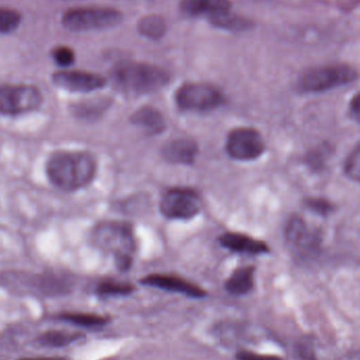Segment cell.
I'll return each instance as SVG.
<instances>
[{
    "label": "cell",
    "mask_w": 360,
    "mask_h": 360,
    "mask_svg": "<svg viewBox=\"0 0 360 360\" xmlns=\"http://www.w3.org/2000/svg\"><path fill=\"white\" fill-rule=\"evenodd\" d=\"M96 162L86 152L60 151L46 162V175L53 186L76 191L88 186L96 174Z\"/></svg>",
    "instance_id": "cell-1"
},
{
    "label": "cell",
    "mask_w": 360,
    "mask_h": 360,
    "mask_svg": "<svg viewBox=\"0 0 360 360\" xmlns=\"http://www.w3.org/2000/svg\"><path fill=\"white\" fill-rule=\"evenodd\" d=\"M112 80L122 92L141 95L164 88L170 82V74L156 65L129 61L114 68Z\"/></svg>",
    "instance_id": "cell-2"
},
{
    "label": "cell",
    "mask_w": 360,
    "mask_h": 360,
    "mask_svg": "<svg viewBox=\"0 0 360 360\" xmlns=\"http://www.w3.org/2000/svg\"><path fill=\"white\" fill-rule=\"evenodd\" d=\"M96 247L113 254L122 268H128L136 250L134 234L128 224L122 222H105L93 233Z\"/></svg>",
    "instance_id": "cell-3"
},
{
    "label": "cell",
    "mask_w": 360,
    "mask_h": 360,
    "mask_svg": "<svg viewBox=\"0 0 360 360\" xmlns=\"http://www.w3.org/2000/svg\"><path fill=\"white\" fill-rule=\"evenodd\" d=\"M359 78V72L351 65H323L304 72L298 79V89L304 93L326 92L352 84Z\"/></svg>",
    "instance_id": "cell-4"
},
{
    "label": "cell",
    "mask_w": 360,
    "mask_h": 360,
    "mask_svg": "<svg viewBox=\"0 0 360 360\" xmlns=\"http://www.w3.org/2000/svg\"><path fill=\"white\" fill-rule=\"evenodd\" d=\"M122 21V13L112 8H76L63 14L61 22L74 32L93 31L115 27Z\"/></svg>",
    "instance_id": "cell-5"
},
{
    "label": "cell",
    "mask_w": 360,
    "mask_h": 360,
    "mask_svg": "<svg viewBox=\"0 0 360 360\" xmlns=\"http://www.w3.org/2000/svg\"><path fill=\"white\" fill-rule=\"evenodd\" d=\"M42 95L29 84L0 86V114L16 116L35 111L41 105Z\"/></svg>",
    "instance_id": "cell-6"
},
{
    "label": "cell",
    "mask_w": 360,
    "mask_h": 360,
    "mask_svg": "<svg viewBox=\"0 0 360 360\" xmlns=\"http://www.w3.org/2000/svg\"><path fill=\"white\" fill-rule=\"evenodd\" d=\"M180 109L190 112H207L215 110L224 103L221 92L207 84H186L175 94Z\"/></svg>",
    "instance_id": "cell-7"
},
{
    "label": "cell",
    "mask_w": 360,
    "mask_h": 360,
    "mask_svg": "<svg viewBox=\"0 0 360 360\" xmlns=\"http://www.w3.org/2000/svg\"><path fill=\"white\" fill-rule=\"evenodd\" d=\"M202 203L196 192L188 188H172L162 196L160 210L169 219L186 220L198 215Z\"/></svg>",
    "instance_id": "cell-8"
},
{
    "label": "cell",
    "mask_w": 360,
    "mask_h": 360,
    "mask_svg": "<svg viewBox=\"0 0 360 360\" xmlns=\"http://www.w3.org/2000/svg\"><path fill=\"white\" fill-rule=\"evenodd\" d=\"M285 236L290 247L300 255L310 256L319 253L323 243L319 230L309 226L300 216H293L288 221Z\"/></svg>",
    "instance_id": "cell-9"
},
{
    "label": "cell",
    "mask_w": 360,
    "mask_h": 360,
    "mask_svg": "<svg viewBox=\"0 0 360 360\" xmlns=\"http://www.w3.org/2000/svg\"><path fill=\"white\" fill-rule=\"evenodd\" d=\"M226 151L236 160H253L262 155L266 145L258 131L254 129H235L226 139Z\"/></svg>",
    "instance_id": "cell-10"
},
{
    "label": "cell",
    "mask_w": 360,
    "mask_h": 360,
    "mask_svg": "<svg viewBox=\"0 0 360 360\" xmlns=\"http://www.w3.org/2000/svg\"><path fill=\"white\" fill-rule=\"evenodd\" d=\"M53 82L59 88L71 92H93L105 86V78L84 71L56 72L53 75Z\"/></svg>",
    "instance_id": "cell-11"
},
{
    "label": "cell",
    "mask_w": 360,
    "mask_h": 360,
    "mask_svg": "<svg viewBox=\"0 0 360 360\" xmlns=\"http://www.w3.org/2000/svg\"><path fill=\"white\" fill-rule=\"evenodd\" d=\"M143 283L150 287L158 288L166 291L176 292L184 294L191 297H202L205 295L201 288L180 278V277L171 276V275L153 274L149 275L143 279Z\"/></svg>",
    "instance_id": "cell-12"
},
{
    "label": "cell",
    "mask_w": 360,
    "mask_h": 360,
    "mask_svg": "<svg viewBox=\"0 0 360 360\" xmlns=\"http://www.w3.org/2000/svg\"><path fill=\"white\" fill-rule=\"evenodd\" d=\"M230 0H181L180 11L188 17L207 16L209 18L230 11Z\"/></svg>",
    "instance_id": "cell-13"
},
{
    "label": "cell",
    "mask_w": 360,
    "mask_h": 360,
    "mask_svg": "<svg viewBox=\"0 0 360 360\" xmlns=\"http://www.w3.org/2000/svg\"><path fill=\"white\" fill-rule=\"evenodd\" d=\"M220 243L226 249L237 253L266 254L270 252L266 243L264 241L256 240L247 235L238 234V233H226L220 237Z\"/></svg>",
    "instance_id": "cell-14"
},
{
    "label": "cell",
    "mask_w": 360,
    "mask_h": 360,
    "mask_svg": "<svg viewBox=\"0 0 360 360\" xmlns=\"http://www.w3.org/2000/svg\"><path fill=\"white\" fill-rule=\"evenodd\" d=\"M198 148L190 139H176L164 147V156L173 164H193L196 160Z\"/></svg>",
    "instance_id": "cell-15"
},
{
    "label": "cell",
    "mask_w": 360,
    "mask_h": 360,
    "mask_svg": "<svg viewBox=\"0 0 360 360\" xmlns=\"http://www.w3.org/2000/svg\"><path fill=\"white\" fill-rule=\"evenodd\" d=\"M132 122L152 134H158L165 129L164 117L160 112L153 108L146 107L135 112Z\"/></svg>",
    "instance_id": "cell-16"
},
{
    "label": "cell",
    "mask_w": 360,
    "mask_h": 360,
    "mask_svg": "<svg viewBox=\"0 0 360 360\" xmlns=\"http://www.w3.org/2000/svg\"><path fill=\"white\" fill-rule=\"evenodd\" d=\"M254 287V269L251 266L238 269L226 283V290L234 295L249 293Z\"/></svg>",
    "instance_id": "cell-17"
},
{
    "label": "cell",
    "mask_w": 360,
    "mask_h": 360,
    "mask_svg": "<svg viewBox=\"0 0 360 360\" xmlns=\"http://www.w3.org/2000/svg\"><path fill=\"white\" fill-rule=\"evenodd\" d=\"M210 21H211L214 27L226 30V31H247L253 25L252 21L249 20V19L239 16L237 14H233L230 11L212 17V18H210Z\"/></svg>",
    "instance_id": "cell-18"
},
{
    "label": "cell",
    "mask_w": 360,
    "mask_h": 360,
    "mask_svg": "<svg viewBox=\"0 0 360 360\" xmlns=\"http://www.w3.org/2000/svg\"><path fill=\"white\" fill-rule=\"evenodd\" d=\"M139 32L149 39L158 40L164 37L167 32V22L164 17L149 15L143 17L139 22Z\"/></svg>",
    "instance_id": "cell-19"
},
{
    "label": "cell",
    "mask_w": 360,
    "mask_h": 360,
    "mask_svg": "<svg viewBox=\"0 0 360 360\" xmlns=\"http://www.w3.org/2000/svg\"><path fill=\"white\" fill-rule=\"evenodd\" d=\"M331 147L329 145L317 146L306 155L307 166L312 171H321L325 168L326 164L331 156Z\"/></svg>",
    "instance_id": "cell-20"
},
{
    "label": "cell",
    "mask_w": 360,
    "mask_h": 360,
    "mask_svg": "<svg viewBox=\"0 0 360 360\" xmlns=\"http://www.w3.org/2000/svg\"><path fill=\"white\" fill-rule=\"evenodd\" d=\"M21 15L12 8H0V34L15 31L20 25Z\"/></svg>",
    "instance_id": "cell-21"
},
{
    "label": "cell",
    "mask_w": 360,
    "mask_h": 360,
    "mask_svg": "<svg viewBox=\"0 0 360 360\" xmlns=\"http://www.w3.org/2000/svg\"><path fill=\"white\" fill-rule=\"evenodd\" d=\"M344 172L348 179L360 184V143L345 160Z\"/></svg>",
    "instance_id": "cell-22"
},
{
    "label": "cell",
    "mask_w": 360,
    "mask_h": 360,
    "mask_svg": "<svg viewBox=\"0 0 360 360\" xmlns=\"http://www.w3.org/2000/svg\"><path fill=\"white\" fill-rule=\"evenodd\" d=\"M304 205L313 213L323 217H328L335 211V207L331 201L323 197H310L304 200Z\"/></svg>",
    "instance_id": "cell-23"
},
{
    "label": "cell",
    "mask_w": 360,
    "mask_h": 360,
    "mask_svg": "<svg viewBox=\"0 0 360 360\" xmlns=\"http://www.w3.org/2000/svg\"><path fill=\"white\" fill-rule=\"evenodd\" d=\"M134 291V288L127 283L105 281L98 287V292L103 295H128Z\"/></svg>",
    "instance_id": "cell-24"
},
{
    "label": "cell",
    "mask_w": 360,
    "mask_h": 360,
    "mask_svg": "<svg viewBox=\"0 0 360 360\" xmlns=\"http://www.w3.org/2000/svg\"><path fill=\"white\" fill-rule=\"evenodd\" d=\"M65 319L72 323L86 326V327H97V326H103L107 323V319L105 317L92 314H68L65 315Z\"/></svg>",
    "instance_id": "cell-25"
},
{
    "label": "cell",
    "mask_w": 360,
    "mask_h": 360,
    "mask_svg": "<svg viewBox=\"0 0 360 360\" xmlns=\"http://www.w3.org/2000/svg\"><path fill=\"white\" fill-rule=\"evenodd\" d=\"M53 59L57 65L67 68L73 65L75 61V54L73 50L68 46H58L53 51Z\"/></svg>",
    "instance_id": "cell-26"
},
{
    "label": "cell",
    "mask_w": 360,
    "mask_h": 360,
    "mask_svg": "<svg viewBox=\"0 0 360 360\" xmlns=\"http://www.w3.org/2000/svg\"><path fill=\"white\" fill-rule=\"evenodd\" d=\"M75 340L74 335L65 333H52L46 336V342L53 346H63Z\"/></svg>",
    "instance_id": "cell-27"
},
{
    "label": "cell",
    "mask_w": 360,
    "mask_h": 360,
    "mask_svg": "<svg viewBox=\"0 0 360 360\" xmlns=\"http://www.w3.org/2000/svg\"><path fill=\"white\" fill-rule=\"evenodd\" d=\"M349 114L352 120L360 124V92L351 99L349 105Z\"/></svg>",
    "instance_id": "cell-28"
},
{
    "label": "cell",
    "mask_w": 360,
    "mask_h": 360,
    "mask_svg": "<svg viewBox=\"0 0 360 360\" xmlns=\"http://www.w3.org/2000/svg\"><path fill=\"white\" fill-rule=\"evenodd\" d=\"M239 360H283L281 357L271 356V355L255 354L252 352H240L238 354Z\"/></svg>",
    "instance_id": "cell-29"
},
{
    "label": "cell",
    "mask_w": 360,
    "mask_h": 360,
    "mask_svg": "<svg viewBox=\"0 0 360 360\" xmlns=\"http://www.w3.org/2000/svg\"><path fill=\"white\" fill-rule=\"evenodd\" d=\"M23 360H63L60 359H23Z\"/></svg>",
    "instance_id": "cell-30"
}]
</instances>
